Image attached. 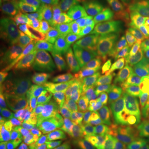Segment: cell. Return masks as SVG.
I'll return each instance as SVG.
<instances>
[{
    "label": "cell",
    "mask_w": 149,
    "mask_h": 149,
    "mask_svg": "<svg viewBox=\"0 0 149 149\" xmlns=\"http://www.w3.org/2000/svg\"><path fill=\"white\" fill-rule=\"evenodd\" d=\"M73 101L69 100L61 106L49 113L33 126L23 138L31 142L51 141L61 138L63 133L65 134L69 122Z\"/></svg>",
    "instance_id": "277c9868"
},
{
    "label": "cell",
    "mask_w": 149,
    "mask_h": 149,
    "mask_svg": "<svg viewBox=\"0 0 149 149\" xmlns=\"http://www.w3.org/2000/svg\"><path fill=\"white\" fill-rule=\"evenodd\" d=\"M74 81L70 80H67L65 83L59 87L56 91L52 93L51 95L48 97L47 100L45 103V104L42 107V109L38 111L37 114L32 118L29 122L26 123L23 127L20 129L10 134L8 138H6L3 142L5 143H14L26 135V133L35 126L40 120H42L43 118L46 117L49 113L53 111L54 109H57L62 104H64L66 101H68L70 95V91L71 88V85H73Z\"/></svg>",
    "instance_id": "8992f818"
},
{
    "label": "cell",
    "mask_w": 149,
    "mask_h": 149,
    "mask_svg": "<svg viewBox=\"0 0 149 149\" xmlns=\"http://www.w3.org/2000/svg\"><path fill=\"white\" fill-rule=\"evenodd\" d=\"M140 50L143 65L149 68V42L140 45Z\"/></svg>",
    "instance_id": "83f0119b"
},
{
    "label": "cell",
    "mask_w": 149,
    "mask_h": 149,
    "mask_svg": "<svg viewBox=\"0 0 149 149\" xmlns=\"http://www.w3.org/2000/svg\"><path fill=\"white\" fill-rule=\"evenodd\" d=\"M61 40V47L59 51L64 53L67 57L80 63V41L72 37H65Z\"/></svg>",
    "instance_id": "603a6c76"
},
{
    "label": "cell",
    "mask_w": 149,
    "mask_h": 149,
    "mask_svg": "<svg viewBox=\"0 0 149 149\" xmlns=\"http://www.w3.org/2000/svg\"><path fill=\"white\" fill-rule=\"evenodd\" d=\"M0 149H17V146L14 143L3 142L0 145Z\"/></svg>",
    "instance_id": "f546056e"
},
{
    "label": "cell",
    "mask_w": 149,
    "mask_h": 149,
    "mask_svg": "<svg viewBox=\"0 0 149 149\" xmlns=\"http://www.w3.org/2000/svg\"><path fill=\"white\" fill-rule=\"evenodd\" d=\"M134 28L144 41H149V11L145 13L135 22Z\"/></svg>",
    "instance_id": "484cf974"
},
{
    "label": "cell",
    "mask_w": 149,
    "mask_h": 149,
    "mask_svg": "<svg viewBox=\"0 0 149 149\" xmlns=\"http://www.w3.org/2000/svg\"><path fill=\"white\" fill-rule=\"evenodd\" d=\"M37 12L41 21L48 27L68 25L74 22L77 19L76 15L56 8L42 2L38 3Z\"/></svg>",
    "instance_id": "2e32d148"
},
{
    "label": "cell",
    "mask_w": 149,
    "mask_h": 149,
    "mask_svg": "<svg viewBox=\"0 0 149 149\" xmlns=\"http://www.w3.org/2000/svg\"><path fill=\"white\" fill-rule=\"evenodd\" d=\"M76 22L80 25L83 39L95 42L100 50L105 35L104 12L84 7L83 10L77 16Z\"/></svg>",
    "instance_id": "ba28073f"
},
{
    "label": "cell",
    "mask_w": 149,
    "mask_h": 149,
    "mask_svg": "<svg viewBox=\"0 0 149 149\" xmlns=\"http://www.w3.org/2000/svg\"><path fill=\"white\" fill-rule=\"evenodd\" d=\"M148 42H149V41H148Z\"/></svg>",
    "instance_id": "e575fe53"
},
{
    "label": "cell",
    "mask_w": 149,
    "mask_h": 149,
    "mask_svg": "<svg viewBox=\"0 0 149 149\" xmlns=\"http://www.w3.org/2000/svg\"><path fill=\"white\" fill-rule=\"evenodd\" d=\"M80 64L88 69H91L104 55L100 53V50L95 43L90 40L80 41Z\"/></svg>",
    "instance_id": "ffe728a7"
},
{
    "label": "cell",
    "mask_w": 149,
    "mask_h": 149,
    "mask_svg": "<svg viewBox=\"0 0 149 149\" xmlns=\"http://www.w3.org/2000/svg\"><path fill=\"white\" fill-rule=\"evenodd\" d=\"M131 115L140 142L149 146V109L143 95H140L134 103Z\"/></svg>",
    "instance_id": "9a60e30c"
},
{
    "label": "cell",
    "mask_w": 149,
    "mask_h": 149,
    "mask_svg": "<svg viewBox=\"0 0 149 149\" xmlns=\"http://www.w3.org/2000/svg\"><path fill=\"white\" fill-rule=\"evenodd\" d=\"M104 18L105 35L104 44L100 49V52L105 55H109L114 49V45L120 33V31L124 26V22L118 7L113 9L105 11Z\"/></svg>",
    "instance_id": "8fae6325"
},
{
    "label": "cell",
    "mask_w": 149,
    "mask_h": 149,
    "mask_svg": "<svg viewBox=\"0 0 149 149\" xmlns=\"http://www.w3.org/2000/svg\"><path fill=\"white\" fill-rule=\"evenodd\" d=\"M117 62L120 72L131 74L137 68L143 65L140 46L113 49L109 54Z\"/></svg>",
    "instance_id": "4fadbf2b"
},
{
    "label": "cell",
    "mask_w": 149,
    "mask_h": 149,
    "mask_svg": "<svg viewBox=\"0 0 149 149\" xmlns=\"http://www.w3.org/2000/svg\"><path fill=\"white\" fill-rule=\"evenodd\" d=\"M124 23L131 24L149 11V0H122L118 7Z\"/></svg>",
    "instance_id": "ac0fdd59"
},
{
    "label": "cell",
    "mask_w": 149,
    "mask_h": 149,
    "mask_svg": "<svg viewBox=\"0 0 149 149\" xmlns=\"http://www.w3.org/2000/svg\"><path fill=\"white\" fill-rule=\"evenodd\" d=\"M48 97L36 87L21 92L3 112L1 122L2 130L13 133L20 129L37 114Z\"/></svg>",
    "instance_id": "3957f363"
},
{
    "label": "cell",
    "mask_w": 149,
    "mask_h": 149,
    "mask_svg": "<svg viewBox=\"0 0 149 149\" xmlns=\"http://www.w3.org/2000/svg\"><path fill=\"white\" fill-rule=\"evenodd\" d=\"M39 2L76 16H78L84 8L80 0H39Z\"/></svg>",
    "instance_id": "7402d4cb"
},
{
    "label": "cell",
    "mask_w": 149,
    "mask_h": 149,
    "mask_svg": "<svg viewBox=\"0 0 149 149\" xmlns=\"http://www.w3.org/2000/svg\"><path fill=\"white\" fill-rule=\"evenodd\" d=\"M145 95H146V101H147V104H148V109H149V88L147 90V91H146Z\"/></svg>",
    "instance_id": "1f68e13d"
},
{
    "label": "cell",
    "mask_w": 149,
    "mask_h": 149,
    "mask_svg": "<svg viewBox=\"0 0 149 149\" xmlns=\"http://www.w3.org/2000/svg\"><path fill=\"white\" fill-rule=\"evenodd\" d=\"M49 28L60 39H63L65 37H72L79 41H83V36L81 33L79 23L75 21L71 24L61 27H49Z\"/></svg>",
    "instance_id": "cb8c5ba5"
},
{
    "label": "cell",
    "mask_w": 149,
    "mask_h": 149,
    "mask_svg": "<svg viewBox=\"0 0 149 149\" xmlns=\"http://www.w3.org/2000/svg\"><path fill=\"white\" fill-rule=\"evenodd\" d=\"M6 2L9 3H16V2H21V1H24V0H5Z\"/></svg>",
    "instance_id": "836d02e7"
},
{
    "label": "cell",
    "mask_w": 149,
    "mask_h": 149,
    "mask_svg": "<svg viewBox=\"0 0 149 149\" xmlns=\"http://www.w3.org/2000/svg\"><path fill=\"white\" fill-rule=\"evenodd\" d=\"M102 107L108 118L112 133L118 142L122 143L132 139L133 127L123 109L105 103L102 104Z\"/></svg>",
    "instance_id": "9c48e42d"
},
{
    "label": "cell",
    "mask_w": 149,
    "mask_h": 149,
    "mask_svg": "<svg viewBox=\"0 0 149 149\" xmlns=\"http://www.w3.org/2000/svg\"><path fill=\"white\" fill-rule=\"evenodd\" d=\"M123 149H144L143 148H142L141 146L139 145H137V146H133V147H130V148H123Z\"/></svg>",
    "instance_id": "d6a6232c"
},
{
    "label": "cell",
    "mask_w": 149,
    "mask_h": 149,
    "mask_svg": "<svg viewBox=\"0 0 149 149\" xmlns=\"http://www.w3.org/2000/svg\"><path fill=\"white\" fill-rule=\"evenodd\" d=\"M1 75L22 91L36 87L39 59L23 37L7 36L0 42Z\"/></svg>",
    "instance_id": "6da1fadb"
},
{
    "label": "cell",
    "mask_w": 149,
    "mask_h": 149,
    "mask_svg": "<svg viewBox=\"0 0 149 149\" xmlns=\"http://www.w3.org/2000/svg\"><path fill=\"white\" fill-rule=\"evenodd\" d=\"M85 8H90L97 10H109L107 0H80Z\"/></svg>",
    "instance_id": "4316f807"
},
{
    "label": "cell",
    "mask_w": 149,
    "mask_h": 149,
    "mask_svg": "<svg viewBox=\"0 0 149 149\" xmlns=\"http://www.w3.org/2000/svg\"><path fill=\"white\" fill-rule=\"evenodd\" d=\"M67 149H100L98 147L91 146V145H76V146H70Z\"/></svg>",
    "instance_id": "f1b7e54d"
},
{
    "label": "cell",
    "mask_w": 149,
    "mask_h": 149,
    "mask_svg": "<svg viewBox=\"0 0 149 149\" xmlns=\"http://www.w3.org/2000/svg\"><path fill=\"white\" fill-rule=\"evenodd\" d=\"M65 136L74 143L103 145L110 140L112 131L93 102L74 100Z\"/></svg>",
    "instance_id": "7a4b0ae2"
},
{
    "label": "cell",
    "mask_w": 149,
    "mask_h": 149,
    "mask_svg": "<svg viewBox=\"0 0 149 149\" xmlns=\"http://www.w3.org/2000/svg\"><path fill=\"white\" fill-rule=\"evenodd\" d=\"M120 73L115 60L109 55H104L93 68H91L90 80L102 87H109L114 77Z\"/></svg>",
    "instance_id": "7c38bea8"
},
{
    "label": "cell",
    "mask_w": 149,
    "mask_h": 149,
    "mask_svg": "<svg viewBox=\"0 0 149 149\" xmlns=\"http://www.w3.org/2000/svg\"><path fill=\"white\" fill-rule=\"evenodd\" d=\"M139 92L131 80V74L120 72L109 86L105 104L122 109H128L133 107L140 95Z\"/></svg>",
    "instance_id": "52a82bcc"
},
{
    "label": "cell",
    "mask_w": 149,
    "mask_h": 149,
    "mask_svg": "<svg viewBox=\"0 0 149 149\" xmlns=\"http://www.w3.org/2000/svg\"><path fill=\"white\" fill-rule=\"evenodd\" d=\"M70 100H85L104 104L107 100V90L91 80H78L73 83L70 91Z\"/></svg>",
    "instance_id": "30bf717a"
},
{
    "label": "cell",
    "mask_w": 149,
    "mask_h": 149,
    "mask_svg": "<svg viewBox=\"0 0 149 149\" xmlns=\"http://www.w3.org/2000/svg\"><path fill=\"white\" fill-rule=\"evenodd\" d=\"M37 56L41 61L47 65L50 68L54 70L55 71H56L65 78L74 81V82L78 81L74 75L71 74L69 70H66L64 65L61 62V61L57 57L56 49H53V48L40 49L39 51H37Z\"/></svg>",
    "instance_id": "d6986e66"
},
{
    "label": "cell",
    "mask_w": 149,
    "mask_h": 149,
    "mask_svg": "<svg viewBox=\"0 0 149 149\" xmlns=\"http://www.w3.org/2000/svg\"><path fill=\"white\" fill-rule=\"evenodd\" d=\"M143 43L144 39L140 37L136 29L127 24L122 27L114 45V49L128 47H137Z\"/></svg>",
    "instance_id": "44dd1931"
},
{
    "label": "cell",
    "mask_w": 149,
    "mask_h": 149,
    "mask_svg": "<svg viewBox=\"0 0 149 149\" xmlns=\"http://www.w3.org/2000/svg\"><path fill=\"white\" fill-rule=\"evenodd\" d=\"M36 0L9 3L2 10V20L6 27L27 36L42 21Z\"/></svg>",
    "instance_id": "5b68a950"
},
{
    "label": "cell",
    "mask_w": 149,
    "mask_h": 149,
    "mask_svg": "<svg viewBox=\"0 0 149 149\" xmlns=\"http://www.w3.org/2000/svg\"><path fill=\"white\" fill-rule=\"evenodd\" d=\"M67 80L39 60V72L36 82L38 90L50 96Z\"/></svg>",
    "instance_id": "e0dca14e"
},
{
    "label": "cell",
    "mask_w": 149,
    "mask_h": 149,
    "mask_svg": "<svg viewBox=\"0 0 149 149\" xmlns=\"http://www.w3.org/2000/svg\"><path fill=\"white\" fill-rule=\"evenodd\" d=\"M131 80L134 86L141 91L142 89L149 85V68L146 66H140L131 74Z\"/></svg>",
    "instance_id": "d4e9b609"
},
{
    "label": "cell",
    "mask_w": 149,
    "mask_h": 149,
    "mask_svg": "<svg viewBox=\"0 0 149 149\" xmlns=\"http://www.w3.org/2000/svg\"><path fill=\"white\" fill-rule=\"evenodd\" d=\"M24 38L29 42L35 52L44 48L60 50L62 43L61 40L56 37L49 27L43 26L42 22L25 36Z\"/></svg>",
    "instance_id": "5bb4252c"
},
{
    "label": "cell",
    "mask_w": 149,
    "mask_h": 149,
    "mask_svg": "<svg viewBox=\"0 0 149 149\" xmlns=\"http://www.w3.org/2000/svg\"><path fill=\"white\" fill-rule=\"evenodd\" d=\"M118 0H107L108 2V7H109V9H113L115 8H117V3Z\"/></svg>",
    "instance_id": "4dcf8cb0"
}]
</instances>
